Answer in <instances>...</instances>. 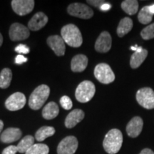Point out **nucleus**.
<instances>
[{
    "label": "nucleus",
    "instance_id": "bb28decb",
    "mask_svg": "<svg viewBox=\"0 0 154 154\" xmlns=\"http://www.w3.org/2000/svg\"><path fill=\"white\" fill-rule=\"evenodd\" d=\"M49 147L43 143L34 144L25 154H49Z\"/></svg>",
    "mask_w": 154,
    "mask_h": 154
},
{
    "label": "nucleus",
    "instance_id": "6e6552de",
    "mask_svg": "<svg viewBox=\"0 0 154 154\" xmlns=\"http://www.w3.org/2000/svg\"><path fill=\"white\" fill-rule=\"evenodd\" d=\"M79 142L75 136H69L64 138L57 147L58 154H74L78 149Z\"/></svg>",
    "mask_w": 154,
    "mask_h": 154
},
{
    "label": "nucleus",
    "instance_id": "2eb2a0df",
    "mask_svg": "<svg viewBox=\"0 0 154 154\" xmlns=\"http://www.w3.org/2000/svg\"><path fill=\"white\" fill-rule=\"evenodd\" d=\"M48 22V17L43 12H38L32 17L28 23L29 29L38 31L41 29Z\"/></svg>",
    "mask_w": 154,
    "mask_h": 154
},
{
    "label": "nucleus",
    "instance_id": "412c9836",
    "mask_svg": "<svg viewBox=\"0 0 154 154\" xmlns=\"http://www.w3.org/2000/svg\"><path fill=\"white\" fill-rule=\"evenodd\" d=\"M133 21L128 17H125L122 19L117 27V34L119 37H123L132 29Z\"/></svg>",
    "mask_w": 154,
    "mask_h": 154
},
{
    "label": "nucleus",
    "instance_id": "423d86ee",
    "mask_svg": "<svg viewBox=\"0 0 154 154\" xmlns=\"http://www.w3.org/2000/svg\"><path fill=\"white\" fill-rule=\"evenodd\" d=\"M136 100L142 107L146 109H154V91L151 88H140L136 93Z\"/></svg>",
    "mask_w": 154,
    "mask_h": 154
},
{
    "label": "nucleus",
    "instance_id": "cd10ccee",
    "mask_svg": "<svg viewBox=\"0 0 154 154\" xmlns=\"http://www.w3.org/2000/svg\"><path fill=\"white\" fill-rule=\"evenodd\" d=\"M140 36L144 40H149L154 38V23L143 29L140 32Z\"/></svg>",
    "mask_w": 154,
    "mask_h": 154
},
{
    "label": "nucleus",
    "instance_id": "f257e3e1",
    "mask_svg": "<svg viewBox=\"0 0 154 154\" xmlns=\"http://www.w3.org/2000/svg\"><path fill=\"white\" fill-rule=\"evenodd\" d=\"M123 143V134L120 130L113 128L105 136L103 141V149L109 154H116L120 151Z\"/></svg>",
    "mask_w": 154,
    "mask_h": 154
},
{
    "label": "nucleus",
    "instance_id": "9d476101",
    "mask_svg": "<svg viewBox=\"0 0 154 154\" xmlns=\"http://www.w3.org/2000/svg\"><path fill=\"white\" fill-rule=\"evenodd\" d=\"M26 97L24 94L21 92H16L11 94L6 100L5 106L7 109L11 111H15L22 109L26 104Z\"/></svg>",
    "mask_w": 154,
    "mask_h": 154
},
{
    "label": "nucleus",
    "instance_id": "4468645a",
    "mask_svg": "<svg viewBox=\"0 0 154 154\" xmlns=\"http://www.w3.org/2000/svg\"><path fill=\"white\" fill-rule=\"evenodd\" d=\"M143 126V121L139 116H135L128 123L126 126V132L128 136L136 138L140 134Z\"/></svg>",
    "mask_w": 154,
    "mask_h": 154
},
{
    "label": "nucleus",
    "instance_id": "473e14b6",
    "mask_svg": "<svg viewBox=\"0 0 154 154\" xmlns=\"http://www.w3.org/2000/svg\"><path fill=\"white\" fill-rule=\"evenodd\" d=\"M87 2L92 6L95 7H98L100 9V7H101L103 4L106 3L104 1H101V0H94V1H87Z\"/></svg>",
    "mask_w": 154,
    "mask_h": 154
},
{
    "label": "nucleus",
    "instance_id": "6ab92c4d",
    "mask_svg": "<svg viewBox=\"0 0 154 154\" xmlns=\"http://www.w3.org/2000/svg\"><path fill=\"white\" fill-rule=\"evenodd\" d=\"M59 113V106L55 102L51 101L48 103L44 107L42 111V116L44 119L47 120H51V119L56 118Z\"/></svg>",
    "mask_w": 154,
    "mask_h": 154
},
{
    "label": "nucleus",
    "instance_id": "f03ea898",
    "mask_svg": "<svg viewBox=\"0 0 154 154\" xmlns=\"http://www.w3.org/2000/svg\"><path fill=\"white\" fill-rule=\"evenodd\" d=\"M61 34L65 43L70 47L77 48L82 46L83 43L82 35L79 29L76 25L72 24L65 25L61 29Z\"/></svg>",
    "mask_w": 154,
    "mask_h": 154
},
{
    "label": "nucleus",
    "instance_id": "c9c22d12",
    "mask_svg": "<svg viewBox=\"0 0 154 154\" xmlns=\"http://www.w3.org/2000/svg\"><path fill=\"white\" fill-rule=\"evenodd\" d=\"M131 49L133 50V51H140L143 50V48L140 47H138V45H135V46H134V47H131Z\"/></svg>",
    "mask_w": 154,
    "mask_h": 154
},
{
    "label": "nucleus",
    "instance_id": "7ed1b4c3",
    "mask_svg": "<svg viewBox=\"0 0 154 154\" xmlns=\"http://www.w3.org/2000/svg\"><path fill=\"white\" fill-rule=\"evenodd\" d=\"M50 88L47 85L42 84L36 87L31 94L29 106L33 110H38L42 107L49 97Z\"/></svg>",
    "mask_w": 154,
    "mask_h": 154
},
{
    "label": "nucleus",
    "instance_id": "5701e85b",
    "mask_svg": "<svg viewBox=\"0 0 154 154\" xmlns=\"http://www.w3.org/2000/svg\"><path fill=\"white\" fill-rule=\"evenodd\" d=\"M34 144V138L32 136H26L20 140L17 146L18 152L20 153H26V152Z\"/></svg>",
    "mask_w": 154,
    "mask_h": 154
},
{
    "label": "nucleus",
    "instance_id": "2f4dec72",
    "mask_svg": "<svg viewBox=\"0 0 154 154\" xmlns=\"http://www.w3.org/2000/svg\"><path fill=\"white\" fill-rule=\"evenodd\" d=\"M26 61H27V58L24 57L22 54L17 55L16 59H15V63L19 65L22 64V63L26 62Z\"/></svg>",
    "mask_w": 154,
    "mask_h": 154
},
{
    "label": "nucleus",
    "instance_id": "dca6fc26",
    "mask_svg": "<svg viewBox=\"0 0 154 154\" xmlns=\"http://www.w3.org/2000/svg\"><path fill=\"white\" fill-rule=\"evenodd\" d=\"M22 131L18 128H9L5 130L0 136V140L5 143H10L20 139Z\"/></svg>",
    "mask_w": 154,
    "mask_h": 154
},
{
    "label": "nucleus",
    "instance_id": "a211bd4d",
    "mask_svg": "<svg viewBox=\"0 0 154 154\" xmlns=\"http://www.w3.org/2000/svg\"><path fill=\"white\" fill-rule=\"evenodd\" d=\"M88 65V58L84 54L74 56L71 62V69L74 72H82L85 70Z\"/></svg>",
    "mask_w": 154,
    "mask_h": 154
},
{
    "label": "nucleus",
    "instance_id": "393cba45",
    "mask_svg": "<svg viewBox=\"0 0 154 154\" xmlns=\"http://www.w3.org/2000/svg\"><path fill=\"white\" fill-rule=\"evenodd\" d=\"M121 8L126 14L134 15L138 11V2L136 0H126L121 3Z\"/></svg>",
    "mask_w": 154,
    "mask_h": 154
},
{
    "label": "nucleus",
    "instance_id": "58836bf2",
    "mask_svg": "<svg viewBox=\"0 0 154 154\" xmlns=\"http://www.w3.org/2000/svg\"><path fill=\"white\" fill-rule=\"evenodd\" d=\"M2 43H3V36L2 35V34L0 33V47L2 46Z\"/></svg>",
    "mask_w": 154,
    "mask_h": 154
},
{
    "label": "nucleus",
    "instance_id": "c85d7f7f",
    "mask_svg": "<svg viewBox=\"0 0 154 154\" xmlns=\"http://www.w3.org/2000/svg\"><path fill=\"white\" fill-rule=\"evenodd\" d=\"M60 103L63 109L66 110H70L73 106L72 101L67 96H63L60 99Z\"/></svg>",
    "mask_w": 154,
    "mask_h": 154
},
{
    "label": "nucleus",
    "instance_id": "aec40b11",
    "mask_svg": "<svg viewBox=\"0 0 154 154\" xmlns=\"http://www.w3.org/2000/svg\"><path fill=\"white\" fill-rule=\"evenodd\" d=\"M148 56V51L143 49L140 51H135L133 54L130 60V65L132 69H136L139 67L143 62Z\"/></svg>",
    "mask_w": 154,
    "mask_h": 154
},
{
    "label": "nucleus",
    "instance_id": "39448f33",
    "mask_svg": "<svg viewBox=\"0 0 154 154\" xmlns=\"http://www.w3.org/2000/svg\"><path fill=\"white\" fill-rule=\"evenodd\" d=\"M94 76L99 82L104 84H109L115 80V74L112 69L104 63H99L95 67Z\"/></svg>",
    "mask_w": 154,
    "mask_h": 154
},
{
    "label": "nucleus",
    "instance_id": "72a5a7b5",
    "mask_svg": "<svg viewBox=\"0 0 154 154\" xmlns=\"http://www.w3.org/2000/svg\"><path fill=\"white\" fill-rule=\"evenodd\" d=\"M111 8V5H110V4L106 2L103 4V5H102L101 7H100L99 9L103 11H109Z\"/></svg>",
    "mask_w": 154,
    "mask_h": 154
},
{
    "label": "nucleus",
    "instance_id": "f3484780",
    "mask_svg": "<svg viewBox=\"0 0 154 154\" xmlns=\"http://www.w3.org/2000/svg\"><path fill=\"white\" fill-rule=\"evenodd\" d=\"M84 112L81 109H74L70 112L65 119V126L67 128H72L81 122L84 118Z\"/></svg>",
    "mask_w": 154,
    "mask_h": 154
},
{
    "label": "nucleus",
    "instance_id": "0eeeda50",
    "mask_svg": "<svg viewBox=\"0 0 154 154\" xmlns=\"http://www.w3.org/2000/svg\"><path fill=\"white\" fill-rule=\"evenodd\" d=\"M67 11L73 17L84 19L91 18L94 15L93 10L87 5L82 3L72 4L67 8Z\"/></svg>",
    "mask_w": 154,
    "mask_h": 154
},
{
    "label": "nucleus",
    "instance_id": "f704fd0d",
    "mask_svg": "<svg viewBox=\"0 0 154 154\" xmlns=\"http://www.w3.org/2000/svg\"><path fill=\"white\" fill-rule=\"evenodd\" d=\"M139 154H154V152L150 149H144L140 151Z\"/></svg>",
    "mask_w": 154,
    "mask_h": 154
},
{
    "label": "nucleus",
    "instance_id": "f8f14e48",
    "mask_svg": "<svg viewBox=\"0 0 154 154\" xmlns=\"http://www.w3.org/2000/svg\"><path fill=\"white\" fill-rule=\"evenodd\" d=\"M48 46L53 50L55 54L59 57L63 56L66 51V46L63 38L60 36H50L47 38Z\"/></svg>",
    "mask_w": 154,
    "mask_h": 154
},
{
    "label": "nucleus",
    "instance_id": "a878e982",
    "mask_svg": "<svg viewBox=\"0 0 154 154\" xmlns=\"http://www.w3.org/2000/svg\"><path fill=\"white\" fill-rule=\"evenodd\" d=\"M153 14L149 11V6L144 7L140 9L138 15V19L140 23L143 24H148L152 21Z\"/></svg>",
    "mask_w": 154,
    "mask_h": 154
},
{
    "label": "nucleus",
    "instance_id": "4c0bfd02",
    "mask_svg": "<svg viewBox=\"0 0 154 154\" xmlns=\"http://www.w3.org/2000/svg\"><path fill=\"white\" fill-rule=\"evenodd\" d=\"M3 128H4V123H3L2 121L0 120V134H1V132H2V131Z\"/></svg>",
    "mask_w": 154,
    "mask_h": 154
},
{
    "label": "nucleus",
    "instance_id": "1a4fd4ad",
    "mask_svg": "<svg viewBox=\"0 0 154 154\" xmlns=\"http://www.w3.org/2000/svg\"><path fill=\"white\" fill-rule=\"evenodd\" d=\"M9 37L11 41H23L26 39L30 35L29 28L19 23H14L9 29Z\"/></svg>",
    "mask_w": 154,
    "mask_h": 154
},
{
    "label": "nucleus",
    "instance_id": "9b49d317",
    "mask_svg": "<svg viewBox=\"0 0 154 154\" xmlns=\"http://www.w3.org/2000/svg\"><path fill=\"white\" fill-rule=\"evenodd\" d=\"M34 1L33 0H13L11 1V7L16 14L19 16L29 14L33 11Z\"/></svg>",
    "mask_w": 154,
    "mask_h": 154
},
{
    "label": "nucleus",
    "instance_id": "b1692460",
    "mask_svg": "<svg viewBox=\"0 0 154 154\" xmlns=\"http://www.w3.org/2000/svg\"><path fill=\"white\" fill-rule=\"evenodd\" d=\"M12 79V72L9 68H5L0 73V88H7L10 86Z\"/></svg>",
    "mask_w": 154,
    "mask_h": 154
},
{
    "label": "nucleus",
    "instance_id": "20e7f679",
    "mask_svg": "<svg viewBox=\"0 0 154 154\" xmlns=\"http://www.w3.org/2000/svg\"><path fill=\"white\" fill-rule=\"evenodd\" d=\"M96 92V87L94 83L90 81H84L77 86L75 96L81 103H87L94 97Z\"/></svg>",
    "mask_w": 154,
    "mask_h": 154
},
{
    "label": "nucleus",
    "instance_id": "7c9ffc66",
    "mask_svg": "<svg viewBox=\"0 0 154 154\" xmlns=\"http://www.w3.org/2000/svg\"><path fill=\"white\" fill-rule=\"evenodd\" d=\"M17 152V146H9L3 150L2 154H16Z\"/></svg>",
    "mask_w": 154,
    "mask_h": 154
},
{
    "label": "nucleus",
    "instance_id": "e433bc0d",
    "mask_svg": "<svg viewBox=\"0 0 154 154\" xmlns=\"http://www.w3.org/2000/svg\"><path fill=\"white\" fill-rule=\"evenodd\" d=\"M149 11L152 14H154V5H152L151 6H149Z\"/></svg>",
    "mask_w": 154,
    "mask_h": 154
},
{
    "label": "nucleus",
    "instance_id": "ddd939ff",
    "mask_svg": "<svg viewBox=\"0 0 154 154\" xmlns=\"http://www.w3.org/2000/svg\"><path fill=\"white\" fill-rule=\"evenodd\" d=\"M112 39L108 32H103L100 34L95 43V49L100 53H106L111 48Z\"/></svg>",
    "mask_w": 154,
    "mask_h": 154
},
{
    "label": "nucleus",
    "instance_id": "4be33fe9",
    "mask_svg": "<svg viewBox=\"0 0 154 154\" xmlns=\"http://www.w3.org/2000/svg\"><path fill=\"white\" fill-rule=\"evenodd\" d=\"M55 128L52 126H43L36 132L35 138L38 141H43L46 138L52 136L55 134Z\"/></svg>",
    "mask_w": 154,
    "mask_h": 154
},
{
    "label": "nucleus",
    "instance_id": "c756f323",
    "mask_svg": "<svg viewBox=\"0 0 154 154\" xmlns=\"http://www.w3.org/2000/svg\"><path fill=\"white\" fill-rule=\"evenodd\" d=\"M15 51L19 54H26L29 53L30 50L29 48L25 44H19L17 47H15Z\"/></svg>",
    "mask_w": 154,
    "mask_h": 154
}]
</instances>
